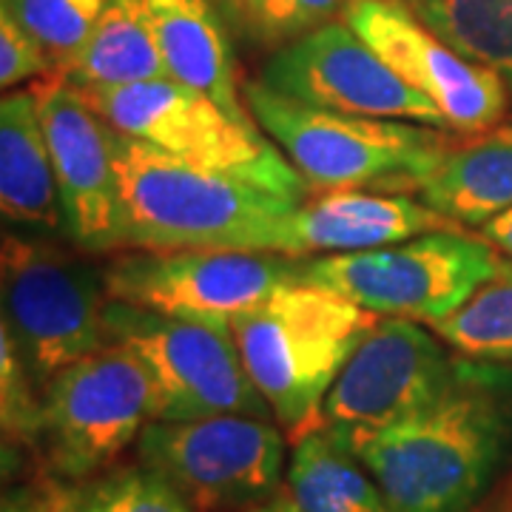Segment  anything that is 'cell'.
<instances>
[{
  "instance_id": "6da1fadb",
  "label": "cell",
  "mask_w": 512,
  "mask_h": 512,
  "mask_svg": "<svg viewBox=\"0 0 512 512\" xmlns=\"http://www.w3.org/2000/svg\"><path fill=\"white\" fill-rule=\"evenodd\" d=\"M333 436L396 512H473L512 456V365L458 356L450 384L419 413Z\"/></svg>"
},
{
  "instance_id": "7a4b0ae2",
  "label": "cell",
  "mask_w": 512,
  "mask_h": 512,
  "mask_svg": "<svg viewBox=\"0 0 512 512\" xmlns=\"http://www.w3.org/2000/svg\"><path fill=\"white\" fill-rule=\"evenodd\" d=\"M111 154L128 248L288 254L291 217L305 200L200 171L117 128H111Z\"/></svg>"
},
{
  "instance_id": "3957f363",
  "label": "cell",
  "mask_w": 512,
  "mask_h": 512,
  "mask_svg": "<svg viewBox=\"0 0 512 512\" xmlns=\"http://www.w3.org/2000/svg\"><path fill=\"white\" fill-rule=\"evenodd\" d=\"M379 319L339 293L293 282L231 322L242 365L291 444L322 427L330 384Z\"/></svg>"
},
{
  "instance_id": "277c9868",
  "label": "cell",
  "mask_w": 512,
  "mask_h": 512,
  "mask_svg": "<svg viewBox=\"0 0 512 512\" xmlns=\"http://www.w3.org/2000/svg\"><path fill=\"white\" fill-rule=\"evenodd\" d=\"M242 100L313 194H416L456 140L444 128L308 106L259 80L242 86Z\"/></svg>"
},
{
  "instance_id": "5b68a950",
  "label": "cell",
  "mask_w": 512,
  "mask_h": 512,
  "mask_svg": "<svg viewBox=\"0 0 512 512\" xmlns=\"http://www.w3.org/2000/svg\"><path fill=\"white\" fill-rule=\"evenodd\" d=\"M77 92L111 128L143 140L180 163L254 185L285 200L302 202L311 197L288 157L254 120H239L208 94L177 80Z\"/></svg>"
},
{
  "instance_id": "8992f818",
  "label": "cell",
  "mask_w": 512,
  "mask_h": 512,
  "mask_svg": "<svg viewBox=\"0 0 512 512\" xmlns=\"http://www.w3.org/2000/svg\"><path fill=\"white\" fill-rule=\"evenodd\" d=\"M3 325L40 387L109 345L103 271L29 231L3 234Z\"/></svg>"
},
{
  "instance_id": "52a82bcc",
  "label": "cell",
  "mask_w": 512,
  "mask_h": 512,
  "mask_svg": "<svg viewBox=\"0 0 512 512\" xmlns=\"http://www.w3.org/2000/svg\"><path fill=\"white\" fill-rule=\"evenodd\" d=\"M498 268L501 256L493 245L444 228L370 251L311 256L302 282L339 293L376 316L433 325L458 311Z\"/></svg>"
},
{
  "instance_id": "ba28073f",
  "label": "cell",
  "mask_w": 512,
  "mask_h": 512,
  "mask_svg": "<svg viewBox=\"0 0 512 512\" xmlns=\"http://www.w3.org/2000/svg\"><path fill=\"white\" fill-rule=\"evenodd\" d=\"M302 276L305 259L288 254L134 248L103 268V285L109 299L131 308L231 330L239 313L251 311L282 285L302 282Z\"/></svg>"
},
{
  "instance_id": "9c48e42d",
  "label": "cell",
  "mask_w": 512,
  "mask_h": 512,
  "mask_svg": "<svg viewBox=\"0 0 512 512\" xmlns=\"http://www.w3.org/2000/svg\"><path fill=\"white\" fill-rule=\"evenodd\" d=\"M106 330L109 342L128 348L146 365L157 393L154 421L225 413L274 419L242 365L231 330L171 319L114 299L106 305Z\"/></svg>"
},
{
  "instance_id": "30bf717a",
  "label": "cell",
  "mask_w": 512,
  "mask_h": 512,
  "mask_svg": "<svg viewBox=\"0 0 512 512\" xmlns=\"http://www.w3.org/2000/svg\"><path fill=\"white\" fill-rule=\"evenodd\" d=\"M154 419L157 393L146 365L114 342L43 387V450L57 476L72 481L114 464Z\"/></svg>"
},
{
  "instance_id": "8fae6325",
  "label": "cell",
  "mask_w": 512,
  "mask_h": 512,
  "mask_svg": "<svg viewBox=\"0 0 512 512\" xmlns=\"http://www.w3.org/2000/svg\"><path fill=\"white\" fill-rule=\"evenodd\" d=\"M137 453L188 498L194 512L251 510L279 493L285 473L279 424L239 413L151 421L137 439Z\"/></svg>"
},
{
  "instance_id": "7c38bea8",
  "label": "cell",
  "mask_w": 512,
  "mask_h": 512,
  "mask_svg": "<svg viewBox=\"0 0 512 512\" xmlns=\"http://www.w3.org/2000/svg\"><path fill=\"white\" fill-rule=\"evenodd\" d=\"M342 20L444 114L453 134L490 131L510 114L512 94L504 77L456 52L404 0H350Z\"/></svg>"
},
{
  "instance_id": "4fadbf2b",
  "label": "cell",
  "mask_w": 512,
  "mask_h": 512,
  "mask_svg": "<svg viewBox=\"0 0 512 512\" xmlns=\"http://www.w3.org/2000/svg\"><path fill=\"white\" fill-rule=\"evenodd\" d=\"M259 83L319 109L450 131L444 114L407 86L342 18L279 46L262 66Z\"/></svg>"
},
{
  "instance_id": "5bb4252c",
  "label": "cell",
  "mask_w": 512,
  "mask_h": 512,
  "mask_svg": "<svg viewBox=\"0 0 512 512\" xmlns=\"http://www.w3.org/2000/svg\"><path fill=\"white\" fill-rule=\"evenodd\" d=\"M456 362L430 325L382 316L330 384L322 427L362 433L407 419L439 399Z\"/></svg>"
},
{
  "instance_id": "9a60e30c",
  "label": "cell",
  "mask_w": 512,
  "mask_h": 512,
  "mask_svg": "<svg viewBox=\"0 0 512 512\" xmlns=\"http://www.w3.org/2000/svg\"><path fill=\"white\" fill-rule=\"evenodd\" d=\"M32 89L55 163L69 239L83 254L123 251L128 239L111 154V126L63 74H49Z\"/></svg>"
},
{
  "instance_id": "2e32d148",
  "label": "cell",
  "mask_w": 512,
  "mask_h": 512,
  "mask_svg": "<svg viewBox=\"0 0 512 512\" xmlns=\"http://www.w3.org/2000/svg\"><path fill=\"white\" fill-rule=\"evenodd\" d=\"M444 228L456 225L407 194L325 191L308 197L293 211L288 256L311 259L370 251Z\"/></svg>"
},
{
  "instance_id": "e0dca14e",
  "label": "cell",
  "mask_w": 512,
  "mask_h": 512,
  "mask_svg": "<svg viewBox=\"0 0 512 512\" xmlns=\"http://www.w3.org/2000/svg\"><path fill=\"white\" fill-rule=\"evenodd\" d=\"M0 211L15 231L69 237L35 89L6 94L0 103Z\"/></svg>"
},
{
  "instance_id": "ac0fdd59",
  "label": "cell",
  "mask_w": 512,
  "mask_h": 512,
  "mask_svg": "<svg viewBox=\"0 0 512 512\" xmlns=\"http://www.w3.org/2000/svg\"><path fill=\"white\" fill-rule=\"evenodd\" d=\"M453 225H487L512 208V126L461 137L416 191Z\"/></svg>"
},
{
  "instance_id": "d6986e66",
  "label": "cell",
  "mask_w": 512,
  "mask_h": 512,
  "mask_svg": "<svg viewBox=\"0 0 512 512\" xmlns=\"http://www.w3.org/2000/svg\"><path fill=\"white\" fill-rule=\"evenodd\" d=\"M171 80L208 94L228 114L254 120L237 89L231 43L211 0H146Z\"/></svg>"
},
{
  "instance_id": "ffe728a7",
  "label": "cell",
  "mask_w": 512,
  "mask_h": 512,
  "mask_svg": "<svg viewBox=\"0 0 512 512\" xmlns=\"http://www.w3.org/2000/svg\"><path fill=\"white\" fill-rule=\"evenodd\" d=\"M63 74L74 89H117L171 80L146 0H106L92 35Z\"/></svg>"
},
{
  "instance_id": "44dd1931",
  "label": "cell",
  "mask_w": 512,
  "mask_h": 512,
  "mask_svg": "<svg viewBox=\"0 0 512 512\" xmlns=\"http://www.w3.org/2000/svg\"><path fill=\"white\" fill-rule=\"evenodd\" d=\"M285 481L299 512H396L373 473L325 427L293 441Z\"/></svg>"
},
{
  "instance_id": "7402d4cb",
  "label": "cell",
  "mask_w": 512,
  "mask_h": 512,
  "mask_svg": "<svg viewBox=\"0 0 512 512\" xmlns=\"http://www.w3.org/2000/svg\"><path fill=\"white\" fill-rule=\"evenodd\" d=\"M456 52L504 77L512 94V0H404Z\"/></svg>"
},
{
  "instance_id": "603a6c76",
  "label": "cell",
  "mask_w": 512,
  "mask_h": 512,
  "mask_svg": "<svg viewBox=\"0 0 512 512\" xmlns=\"http://www.w3.org/2000/svg\"><path fill=\"white\" fill-rule=\"evenodd\" d=\"M430 328L464 359L512 365V265L501 268L458 311Z\"/></svg>"
},
{
  "instance_id": "cb8c5ba5",
  "label": "cell",
  "mask_w": 512,
  "mask_h": 512,
  "mask_svg": "<svg viewBox=\"0 0 512 512\" xmlns=\"http://www.w3.org/2000/svg\"><path fill=\"white\" fill-rule=\"evenodd\" d=\"M3 6L40 40L57 72H63L92 35L106 0H3Z\"/></svg>"
},
{
  "instance_id": "d4e9b609",
  "label": "cell",
  "mask_w": 512,
  "mask_h": 512,
  "mask_svg": "<svg viewBox=\"0 0 512 512\" xmlns=\"http://www.w3.org/2000/svg\"><path fill=\"white\" fill-rule=\"evenodd\" d=\"M77 512H194L171 481L151 467H128L77 490Z\"/></svg>"
},
{
  "instance_id": "484cf974",
  "label": "cell",
  "mask_w": 512,
  "mask_h": 512,
  "mask_svg": "<svg viewBox=\"0 0 512 512\" xmlns=\"http://www.w3.org/2000/svg\"><path fill=\"white\" fill-rule=\"evenodd\" d=\"M12 330L0 322V421L6 450L43 444V396Z\"/></svg>"
},
{
  "instance_id": "4316f807",
  "label": "cell",
  "mask_w": 512,
  "mask_h": 512,
  "mask_svg": "<svg viewBox=\"0 0 512 512\" xmlns=\"http://www.w3.org/2000/svg\"><path fill=\"white\" fill-rule=\"evenodd\" d=\"M228 6L256 40L279 49L336 15L342 18L350 0H228Z\"/></svg>"
},
{
  "instance_id": "83f0119b",
  "label": "cell",
  "mask_w": 512,
  "mask_h": 512,
  "mask_svg": "<svg viewBox=\"0 0 512 512\" xmlns=\"http://www.w3.org/2000/svg\"><path fill=\"white\" fill-rule=\"evenodd\" d=\"M55 60L6 6H0V86L15 89L26 80L55 74Z\"/></svg>"
},
{
  "instance_id": "f1b7e54d",
  "label": "cell",
  "mask_w": 512,
  "mask_h": 512,
  "mask_svg": "<svg viewBox=\"0 0 512 512\" xmlns=\"http://www.w3.org/2000/svg\"><path fill=\"white\" fill-rule=\"evenodd\" d=\"M478 237L484 239L487 245H493L498 254H504L507 259H512V208L498 214L495 220H490L487 225L478 228Z\"/></svg>"
},
{
  "instance_id": "f546056e",
  "label": "cell",
  "mask_w": 512,
  "mask_h": 512,
  "mask_svg": "<svg viewBox=\"0 0 512 512\" xmlns=\"http://www.w3.org/2000/svg\"><path fill=\"white\" fill-rule=\"evenodd\" d=\"M20 512H77L74 507V495L63 493H49V498L43 501H20Z\"/></svg>"
},
{
  "instance_id": "4dcf8cb0",
  "label": "cell",
  "mask_w": 512,
  "mask_h": 512,
  "mask_svg": "<svg viewBox=\"0 0 512 512\" xmlns=\"http://www.w3.org/2000/svg\"><path fill=\"white\" fill-rule=\"evenodd\" d=\"M245 512H299V507L293 504V498L288 493H276L274 498H268V501H262V504H256V507Z\"/></svg>"
},
{
  "instance_id": "1f68e13d",
  "label": "cell",
  "mask_w": 512,
  "mask_h": 512,
  "mask_svg": "<svg viewBox=\"0 0 512 512\" xmlns=\"http://www.w3.org/2000/svg\"><path fill=\"white\" fill-rule=\"evenodd\" d=\"M495 512H512V478H510V484L504 487L501 504H498V510H495Z\"/></svg>"
},
{
  "instance_id": "d6a6232c",
  "label": "cell",
  "mask_w": 512,
  "mask_h": 512,
  "mask_svg": "<svg viewBox=\"0 0 512 512\" xmlns=\"http://www.w3.org/2000/svg\"><path fill=\"white\" fill-rule=\"evenodd\" d=\"M3 512H20V498H6L3 501Z\"/></svg>"
}]
</instances>
